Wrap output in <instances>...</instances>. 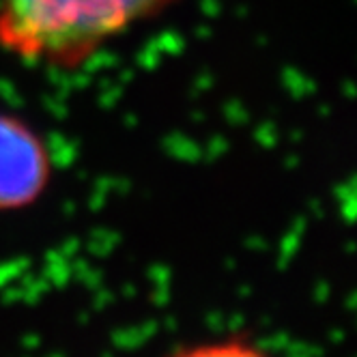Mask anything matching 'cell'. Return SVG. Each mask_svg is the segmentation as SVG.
I'll return each instance as SVG.
<instances>
[{
    "instance_id": "cell-2",
    "label": "cell",
    "mask_w": 357,
    "mask_h": 357,
    "mask_svg": "<svg viewBox=\"0 0 357 357\" xmlns=\"http://www.w3.org/2000/svg\"><path fill=\"white\" fill-rule=\"evenodd\" d=\"M54 176V153L37 127L0 108V213L33 207Z\"/></svg>"
},
{
    "instance_id": "cell-1",
    "label": "cell",
    "mask_w": 357,
    "mask_h": 357,
    "mask_svg": "<svg viewBox=\"0 0 357 357\" xmlns=\"http://www.w3.org/2000/svg\"><path fill=\"white\" fill-rule=\"evenodd\" d=\"M178 3L183 0H0V54L26 67L78 71Z\"/></svg>"
}]
</instances>
